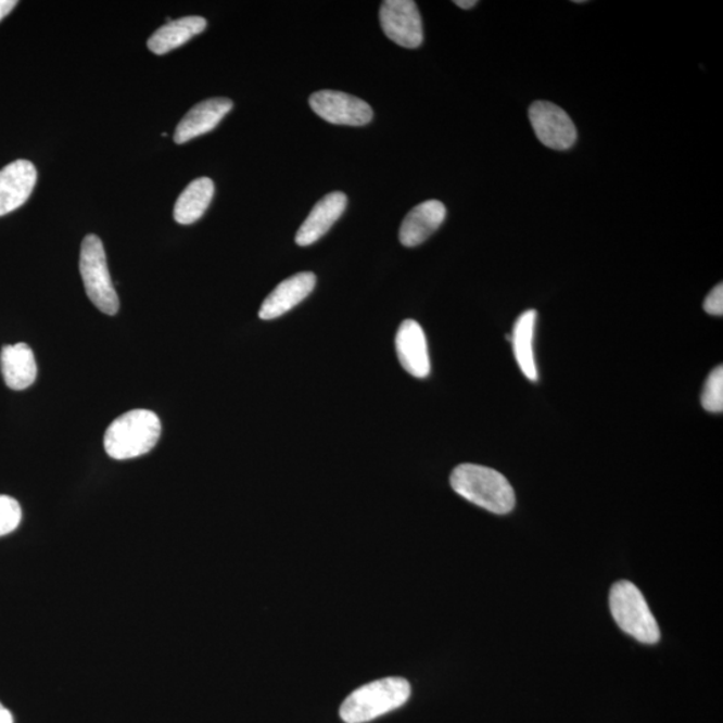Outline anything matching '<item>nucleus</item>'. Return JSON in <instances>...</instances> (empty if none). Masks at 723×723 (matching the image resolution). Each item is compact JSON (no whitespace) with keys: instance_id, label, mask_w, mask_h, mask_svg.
<instances>
[{"instance_id":"f257e3e1","label":"nucleus","mask_w":723,"mask_h":723,"mask_svg":"<svg viewBox=\"0 0 723 723\" xmlns=\"http://www.w3.org/2000/svg\"><path fill=\"white\" fill-rule=\"evenodd\" d=\"M451 485L465 500L492 513H509L516 505L515 491L509 481L497 470L482 465H458L451 475Z\"/></svg>"},{"instance_id":"f03ea898","label":"nucleus","mask_w":723,"mask_h":723,"mask_svg":"<svg viewBox=\"0 0 723 723\" xmlns=\"http://www.w3.org/2000/svg\"><path fill=\"white\" fill-rule=\"evenodd\" d=\"M161 435L156 413L131 410L111 423L105 433V451L114 460H130L151 452Z\"/></svg>"},{"instance_id":"7ed1b4c3","label":"nucleus","mask_w":723,"mask_h":723,"mask_svg":"<svg viewBox=\"0 0 723 723\" xmlns=\"http://www.w3.org/2000/svg\"><path fill=\"white\" fill-rule=\"evenodd\" d=\"M411 693L409 682L389 676L367 683L350 694L341 706V719L346 723H366L401 708Z\"/></svg>"},{"instance_id":"20e7f679","label":"nucleus","mask_w":723,"mask_h":723,"mask_svg":"<svg viewBox=\"0 0 723 723\" xmlns=\"http://www.w3.org/2000/svg\"><path fill=\"white\" fill-rule=\"evenodd\" d=\"M610 608L613 619L625 634L647 645H654L661 639V630L656 618L635 584L625 581L613 584Z\"/></svg>"},{"instance_id":"39448f33","label":"nucleus","mask_w":723,"mask_h":723,"mask_svg":"<svg viewBox=\"0 0 723 723\" xmlns=\"http://www.w3.org/2000/svg\"><path fill=\"white\" fill-rule=\"evenodd\" d=\"M79 271L86 294L97 308L106 315H116L119 301L109 272L105 249L96 234H88L80 246Z\"/></svg>"},{"instance_id":"423d86ee","label":"nucleus","mask_w":723,"mask_h":723,"mask_svg":"<svg viewBox=\"0 0 723 723\" xmlns=\"http://www.w3.org/2000/svg\"><path fill=\"white\" fill-rule=\"evenodd\" d=\"M380 21L386 37L401 48L417 49L422 45V20L416 2L386 0L381 5Z\"/></svg>"},{"instance_id":"0eeeda50","label":"nucleus","mask_w":723,"mask_h":723,"mask_svg":"<svg viewBox=\"0 0 723 723\" xmlns=\"http://www.w3.org/2000/svg\"><path fill=\"white\" fill-rule=\"evenodd\" d=\"M533 130L545 147L567 151L576 142L578 131L568 113L548 101L533 102L530 107Z\"/></svg>"},{"instance_id":"6e6552de","label":"nucleus","mask_w":723,"mask_h":723,"mask_svg":"<svg viewBox=\"0 0 723 723\" xmlns=\"http://www.w3.org/2000/svg\"><path fill=\"white\" fill-rule=\"evenodd\" d=\"M309 106L332 125L364 126L375 116L369 103L343 91H317L309 97Z\"/></svg>"},{"instance_id":"1a4fd4ad","label":"nucleus","mask_w":723,"mask_h":723,"mask_svg":"<svg viewBox=\"0 0 723 723\" xmlns=\"http://www.w3.org/2000/svg\"><path fill=\"white\" fill-rule=\"evenodd\" d=\"M38 179L36 166L16 160L0 170V216L10 214L31 196Z\"/></svg>"},{"instance_id":"9d476101","label":"nucleus","mask_w":723,"mask_h":723,"mask_svg":"<svg viewBox=\"0 0 723 723\" xmlns=\"http://www.w3.org/2000/svg\"><path fill=\"white\" fill-rule=\"evenodd\" d=\"M395 348L399 364L410 376L420 378L430 375V357L427 335L418 321L407 319L399 326L395 337Z\"/></svg>"},{"instance_id":"9b49d317","label":"nucleus","mask_w":723,"mask_h":723,"mask_svg":"<svg viewBox=\"0 0 723 723\" xmlns=\"http://www.w3.org/2000/svg\"><path fill=\"white\" fill-rule=\"evenodd\" d=\"M317 277L313 272H301L281 281L266 297L259 309V318L272 320L291 312L301 304L315 289Z\"/></svg>"},{"instance_id":"f8f14e48","label":"nucleus","mask_w":723,"mask_h":723,"mask_svg":"<svg viewBox=\"0 0 723 723\" xmlns=\"http://www.w3.org/2000/svg\"><path fill=\"white\" fill-rule=\"evenodd\" d=\"M232 107L233 102L228 99H211L198 103L177 125L175 142L181 145L214 130Z\"/></svg>"},{"instance_id":"ddd939ff","label":"nucleus","mask_w":723,"mask_h":723,"mask_svg":"<svg viewBox=\"0 0 723 723\" xmlns=\"http://www.w3.org/2000/svg\"><path fill=\"white\" fill-rule=\"evenodd\" d=\"M346 206V194L342 192L326 194L324 199L315 204L312 214L307 216V219L297 229L296 244L307 246L317 243L340 220Z\"/></svg>"},{"instance_id":"4468645a","label":"nucleus","mask_w":723,"mask_h":723,"mask_svg":"<svg viewBox=\"0 0 723 723\" xmlns=\"http://www.w3.org/2000/svg\"><path fill=\"white\" fill-rule=\"evenodd\" d=\"M445 217V205L439 200L424 201L415 206L401 224V244L409 249L422 244L437 231Z\"/></svg>"},{"instance_id":"2eb2a0df","label":"nucleus","mask_w":723,"mask_h":723,"mask_svg":"<svg viewBox=\"0 0 723 723\" xmlns=\"http://www.w3.org/2000/svg\"><path fill=\"white\" fill-rule=\"evenodd\" d=\"M0 369L11 390H25L37 380L38 369L33 350L26 343L10 344L0 353Z\"/></svg>"},{"instance_id":"dca6fc26","label":"nucleus","mask_w":723,"mask_h":723,"mask_svg":"<svg viewBox=\"0 0 723 723\" xmlns=\"http://www.w3.org/2000/svg\"><path fill=\"white\" fill-rule=\"evenodd\" d=\"M536 321L537 313L535 309H528L516 320L512 337L508 335V340L512 341L515 358L518 360L522 375L532 382L538 380L535 352H533Z\"/></svg>"},{"instance_id":"f3484780","label":"nucleus","mask_w":723,"mask_h":723,"mask_svg":"<svg viewBox=\"0 0 723 723\" xmlns=\"http://www.w3.org/2000/svg\"><path fill=\"white\" fill-rule=\"evenodd\" d=\"M205 28L206 21L201 16H183L181 20L170 21L149 38L148 49L157 55L169 53L199 36Z\"/></svg>"},{"instance_id":"a211bd4d","label":"nucleus","mask_w":723,"mask_h":723,"mask_svg":"<svg viewBox=\"0 0 723 723\" xmlns=\"http://www.w3.org/2000/svg\"><path fill=\"white\" fill-rule=\"evenodd\" d=\"M215 194V183L208 177H200L183 189L175 205V220L182 226L196 223L208 210Z\"/></svg>"},{"instance_id":"6ab92c4d","label":"nucleus","mask_w":723,"mask_h":723,"mask_svg":"<svg viewBox=\"0 0 723 723\" xmlns=\"http://www.w3.org/2000/svg\"><path fill=\"white\" fill-rule=\"evenodd\" d=\"M705 410L710 413H722L723 410V367L719 366L711 371L705 382L702 397Z\"/></svg>"},{"instance_id":"aec40b11","label":"nucleus","mask_w":723,"mask_h":723,"mask_svg":"<svg viewBox=\"0 0 723 723\" xmlns=\"http://www.w3.org/2000/svg\"><path fill=\"white\" fill-rule=\"evenodd\" d=\"M22 520V509L18 502L10 496L0 495V536L9 533L20 527Z\"/></svg>"},{"instance_id":"412c9836","label":"nucleus","mask_w":723,"mask_h":723,"mask_svg":"<svg viewBox=\"0 0 723 723\" xmlns=\"http://www.w3.org/2000/svg\"><path fill=\"white\" fill-rule=\"evenodd\" d=\"M703 309L714 317H722L723 315V286L720 283L711 290L710 294L706 296L703 302Z\"/></svg>"},{"instance_id":"4be33fe9","label":"nucleus","mask_w":723,"mask_h":723,"mask_svg":"<svg viewBox=\"0 0 723 723\" xmlns=\"http://www.w3.org/2000/svg\"><path fill=\"white\" fill-rule=\"evenodd\" d=\"M16 4L18 2H15V0H0V21L4 20L15 9Z\"/></svg>"},{"instance_id":"5701e85b","label":"nucleus","mask_w":723,"mask_h":723,"mask_svg":"<svg viewBox=\"0 0 723 723\" xmlns=\"http://www.w3.org/2000/svg\"><path fill=\"white\" fill-rule=\"evenodd\" d=\"M0 723H14L13 714L2 703H0Z\"/></svg>"},{"instance_id":"b1692460","label":"nucleus","mask_w":723,"mask_h":723,"mask_svg":"<svg viewBox=\"0 0 723 723\" xmlns=\"http://www.w3.org/2000/svg\"><path fill=\"white\" fill-rule=\"evenodd\" d=\"M455 4H457L460 9L469 10L474 8L478 2H475V0H456Z\"/></svg>"}]
</instances>
